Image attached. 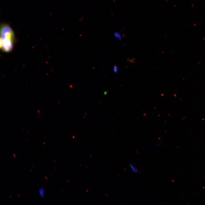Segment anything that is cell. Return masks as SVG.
Segmentation results:
<instances>
[{
    "instance_id": "obj_1",
    "label": "cell",
    "mask_w": 205,
    "mask_h": 205,
    "mask_svg": "<svg viewBox=\"0 0 205 205\" xmlns=\"http://www.w3.org/2000/svg\"><path fill=\"white\" fill-rule=\"evenodd\" d=\"M15 37L13 31L9 25H3L1 28L0 49L9 52L13 48Z\"/></svg>"
},
{
    "instance_id": "obj_2",
    "label": "cell",
    "mask_w": 205,
    "mask_h": 205,
    "mask_svg": "<svg viewBox=\"0 0 205 205\" xmlns=\"http://www.w3.org/2000/svg\"><path fill=\"white\" fill-rule=\"evenodd\" d=\"M39 193L41 198H44V195H45V190L43 187H40L39 189Z\"/></svg>"
},
{
    "instance_id": "obj_3",
    "label": "cell",
    "mask_w": 205,
    "mask_h": 205,
    "mask_svg": "<svg viewBox=\"0 0 205 205\" xmlns=\"http://www.w3.org/2000/svg\"><path fill=\"white\" fill-rule=\"evenodd\" d=\"M129 166L131 167L132 170V171L133 172L137 174H139V172L138 170L137 169L136 167L134 165H133L132 163H130L129 164Z\"/></svg>"
},
{
    "instance_id": "obj_4",
    "label": "cell",
    "mask_w": 205,
    "mask_h": 205,
    "mask_svg": "<svg viewBox=\"0 0 205 205\" xmlns=\"http://www.w3.org/2000/svg\"><path fill=\"white\" fill-rule=\"evenodd\" d=\"M114 36L115 38L119 39L120 40H121L122 36L120 33L116 32L114 33Z\"/></svg>"
},
{
    "instance_id": "obj_5",
    "label": "cell",
    "mask_w": 205,
    "mask_h": 205,
    "mask_svg": "<svg viewBox=\"0 0 205 205\" xmlns=\"http://www.w3.org/2000/svg\"><path fill=\"white\" fill-rule=\"evenodd\" d=\"M118 67L116 65H115L114 66L113 68V71L114 72L116 73H117L118 72Z\"/></svg>"
}]
</instances>
